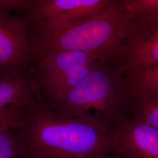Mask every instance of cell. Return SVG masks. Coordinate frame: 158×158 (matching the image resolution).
Instances as JSON below:
<instances>
[{
  "instance_id": "obj_7",
  "label": "cell",
  "mask_w": 158,
  "mask_h": 158,
  "mask_svg": "<svg viewBox=\"0 0 158 158\" xmlns=\"http://www.w3.org/2000/svg\"><path fill=\"white\" fill-rule=\"evenodd\" d=\"M113 149L123 158H158V130L134 119L120 123L113 133Z\"/></svg>"
},
{
  "instance_id": "obj_1",
  "label": "cell",
  "mask_w": 158,
  "mask_h": 158,
  "mask_svg": "<svg viewBox=\"0 0 158 158\" xmlns=\"http://www.w3.org/2000/svg\"><path fill=\"white\" fill-rule=\"evenodd\" d=\"M19 131L23 158H81L113 149V132L107 127L63 117L40 98L27 106Z\"/></svg>"
},
{
  "instance_id": "obj_14",
  "label": "cell",
  "mask_w": 158,
  "mask_h": 158,
  "mask_svg": "<svg viewBox=\"0 0 158 158\" xmlns=\"http://www.w3.org/2000/svg\"><path fill=\"white\" fill-rule=\"evenodd\" d=\"M27 106L11 107L0 110V131L8 128H20Z\"/></svg>"
},
{
  "instance_id": "obj_9",
  "label": "cell",
  "mask_w": 158,
  "mask_h": 158,
  "mask_svg": "<svg viewBox=\"0 0 158 158\" xmlns=\"http://www.w3.org/2000/svg\"><path fill=\"white\" fill-rule=\"evenodd\" d=\"M27 68L0 74V110L28 106L40 97L34 69Z\"/></svg>"
},
{
  "instance_id": "obj_2",
  "label": "cell",
  "mask_w": 158,
  "mask_h": 158,
  "mask_svg": "<svg viewBox=\"0 0 158 158\" xmlns=\"http://www.w3.org/2000/svg\"><path fill=\"white\" fill-rule=\"evenodd\" d=\"M131 26L117 0L74 22L28 25L32 59L55 52L80 51L94 53L109 62L127 40Z\"/></svg>"
},
{
  "instance_id": "obj_3",
  "label": "cell",
  "mask_w": 158,
  "mask_h": 158,
  "mask_svg": "<svg viewBox=\"0 0 158 158\" xmlns=\"http://www.w3.org/2000/svg\"><path fill=\"white\" fill-rule=\"evenodd\" d=\"M108 63L97 60L64 100L52 108L63 117L90 120L109 128L125 103V89L122 76Z\"/></svg>"
},
{
  "instance_id": "obj_13",
  "label": "cell",
  "mask_w": 158,
  "mask_h": 158,
  "mask_svg": "<svg viewBox=\"0 0 158 158\" xmlns=\"http://www.w3.org/2000/svg\"><path fill=\"white\" fill-rule=\"evenodd\" d=\"M23 147L18 128L0 131V158H23Z\"/></svg>"
},
{
  "instance_id": "obj_5",
  "label": "cell",
  "mask_w": 158,
  "mask_h": 158,
  "mask_svg": "<svg viewBox=\"0 0 158 158\" xmlns=\"http://www.w3.org/2000/svg\"><path fill=\"white\" fill-rule=\"evenodd\" d=\"M32 59L27 24L0 6V72L27 68Z\"/></svg>"
},
{
  "instance_id": "obj_11",
  "label": "cell",
  "mask_w": 158,
  "mask_h": 158,
  "mask_svg": "<svg viewBox=\"0 0 158 158\" xmlns=\"http://www.w3.org/2000/svg\"><path fill=\"white\" fill-rule=\"evenodd\" d=\"M124 102L131 106L135 119L158 130V98L143 93L125 90Z\"/></svg>"
},
{
  "instance_id": "obj_12",
  "label": "cell",
  "mask_w": 158,
  "mask_h": 158,
  "mask_svg": "<svg viewBox=\"0 0 158 158\" xmlns=\"http://www.w3.org/2000/svg\"><path fill=\"white\" fill-rule=\"evenodd\" d=\"M122 78L125 90L143 93L158 98V66Z\"/></svg>"
},
{
  "instance_id": "obj_4",
  "label": "cell",
  "mask_w": 158,
  "mask_h": 158,
  "mask_svg": "<svg viewBox=\"0 0 158 158\" xmlns=\"http://www.w3.org/2000/svg\"><path fill=\"white\" fill-rule=\"evenodd\" d=\"M109 62L122 77L158 66V25L131 23L127 40Z\"/></svg>"
},
{
  "instance_id": "obj_16",
  "label": "cell",
  "mask_w": 158,
  "mask_h": 158,
  "mask_svg": "<svg viewBox=\"0 0 158 158\" xmlns=\"http://www.w3.org/2000/svg\"><path fill=\"white\" fill-rule=\"evenodd\" d=\"M2 73H3V72H0V74Z\"/></svg>"
},
{
  "instance_id": "obj_10",
  "label": "cell",
  "mask_w": 158,
  "mask_h": 158,
  "mask_svg": "<svg viewBox=\"0 0 158 158\" xmlns=\"http://www.w3.org/2000/svg\"><path fill=\"white\" fill-rule=\"evenodd\" d=\"M125 16L138 26L158 25V0L118 1Z\"/></svg>"
},
{
  "instance_id": "obj_6",
  "label": "cell",
  "mask_w": 158,
  "mask_h": 158,
  "mask_svg": "<svg viewBox=\"0 0 158 158\" xmlns=\"http://www.w3.org/2000/svg\"><path fill=\"white\" fill-rule=\"evenodd\" d=\"M112 2L113 0H30L23 19L27 25L72 23L102 11Z\"/></svg>"
},
{
  "instance_id": "obj_15",
  "label": "cell",
  "mask_w": 158,
  "mask_h": 158,
  "mask_svg": "<svg viewBox=\"0 0 158 158\" xmlns=\"http://www.w3.org/2000/svg\"><path fill=\"white\" fill-rule=\"evenodd\" d=\"M81 158H118L117 157H108L106 155H93L90 156H86Z\"/></svg>"
},
{
  "instance_id": "obj_8",
  "label": "cell",
  "mask_w": 158,
  "mask_h": 158,
  "mask_svg": "<svg viewBox=\"0 0 158 158\" xmlns=\"http://www.w3.org/2000/svg\"><path fill=\"white\" fill-rule=\"evenodd\" d=\"M97 60L102 59L94 53L80 51H59L41 57L34 70L40 93L44 92L71 72Z\"/></svg>"
}]
</instances>
